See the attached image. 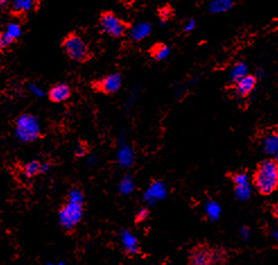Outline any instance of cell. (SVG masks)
<instances>
[{"instance_id":"obj_1","label":"cell","mask_w":278,"mask_h":265,"mask_svg":"<svg viewBox=\"0 0 278 265\" xmlns=\"http://www.w3.org/2000/svg\"><path fill=\"white\" fill-rule=\"evenodd\" d=\"M230 261L228 249L207 241L194 245L187 256L188 265H229Z\"/></svg>"},{"instance_id":"obj_2","label":"cell","mask_w":278,"mask_h":265,"mask_svg":"<svg viewBox=\"0 0 278 265\" xmlns=\"http://www.w3.org/2000/svg\"><path fill=\"white\" fill-rule=\"evenodd\" d=\"M251 183L261 196H269L278 188V163L276 159L268 158L257 164L252 173Z\"/></svg>"},{"instance_id":"obj_3","label":"cell","mask_w":278,"mask_h":265,"mask_svg":"<svg viewBox=\"0 0 278 265\" xmlns=\"http://www.w3.org/2000/svg\"><path fill=\"white\" fill-rule=\"evenodd\" d=\"M60 47L70 60L78 64H86L93 58V51L83 38L75 31L66 34L61 40Z\"/></svg>"},{"instance_id":"obj_4","label":"cell","mask_w":278,"mask_h":265,"mask_svg":"<svg viewBox=\"0 0 278 265\" xmlns=\"http://www.w3.org/2000/svg\"><path fill=\"white\" fill-rule=\"evenodd\" d=\"M84 214V203L66 201L59 208V223L66 235L72 236L76 232Z\"/></svg>"},{"instance_id":"obj_5","label":"cell","mask_w":278,"mask_h":265,"mask_svg":"<svg viewBox=\"0 0 278 265\" xmlns=\"http://www.w3.org/2000/svg\"><path fill=\"white\" fill-rule=\"evenodd\" d=\"M97 25L101 33L109 35L112 39H120L128 33L130 24L123 19H121L118 15L113 11L105 10L102 11L97 19Z\"/></svg>"},{"instance_id":"obj_6","label":"cell","mask_w":278,"mask_h":265,"mask_svg":"<svg viewBox=\"0 0 278 265\" xmlns=\"http://www.w3.org/2000/svg\"><path fill=\"white\" fill-rule=\"evenodd\" d=\"M121 85H122V76L120 73L104 75L91 83V88L94 92L101 93L103 96H113L118 93Z\"/></svg>"},{"instance_id":"obj_7","label":"cell","mask_w":278,"mask_h":265,"mask_svg":"<svg viewBox=\"0 0 278 265\" xmlns=\"http://www.w3.org/2000/svg\"><path fill=\"white\" fill-rule=\"evenodd\" d=\"M17 135L24 142H32L41 137V129L37 118L32 114H23L17 120Z\"/></svg>"},{"instance_id":"obj_8","label":"cell","mask_w":278,"mask_h":265,"mask_svg":"<svg viewBox=\"0 0 278 265\" xmlns=\"http://www.w3.org/2000/svg\"><path fill=\"white\" fill-rule=\"evenodd\" d=\"M258 83V78L254 75L248 74L244 77H242L240 81L234 83L232 85L234 96L238 99H245L251 94L256 89Z\"/></svg>"},{"instance_id":"obj_9","label":"cell","mask_w":278,"mask_h":265,"mask_svg":"<svg viewBox=\"0 0 278 265\" xmlns=\"http://www.w3.org/2000/svg\"><path fill=\"white\" fill-rule=\"evenodd\" d=\"M120 241L122 246L123 254L128 257H132L142 253V247L136 236L132 235L130 231L123 230L120 233Z\"/></svg>"},{"instance_id":"obj_10","label":"cell","mask_w":278,"mask_h":265,"mask_svg":"<svg viewBox=\"0 0 278 265\" xmlns=\"http://www.w3.org/2000/svg\"><path fill=\"white\" fill-rule=\"evenodd\" d=\"M73 94L72 88L66 83H56L48 91V99L52 104H61L70 99Z\"/></svg>"},{"instance_id":"obj_11","label":"cell","mask_w":278,"mask_h":265,"mask_svg":"<svg viewBox=\"0 0 278 265\" xmlns=\"http://www.w3.org/2000/svg\"><path fill=\"white\" fill-rule=\"evenodd\" d=\"M231 181L234 185V191L240 196V199H246L250 195L249 179L245 172H233L229 173Z\"/></svg>"},{"instance_id":"obj_12","label":"cell","mask_w":278,"mask_h":265,"mask_svg":"<svg viewBox=\"0 0 278 265\" xmlns=\"http://www.w3.org/2000/svg\"><path fill=\"white\" fill-rule=\"evenodd\" d=\"M152 32V25L147 22L138 23L134 26H130L128 30V35L130 40L135 42H139L146 39Z\"/></svg>"},{"instance_id":"obj_13","label":"cell","mask_w":278,"mask_h":265,"mask_svg":"<svg viewBox=\"0 0 278 265\" xmlns=\"http://www.w3.org/2000/svg\"><path fill=\"white\" fill-rule=\"evenodd\" d=\"M34 0H13L9 7L10 14L15 17L26 16L27 13L33 8Z\"/></svg>"},{"instance_id":"obj_14","label":"cell","mask_w":278,"mask_h":265,"mask_svg":"<svg viewBox=\"0 0 278 265\" xmlns=\"http://www.w3.org/2000/svg\"><path fill=\"white\" fill-rule=\"evenodd\" d=\"M170 47L164 42H156L150 49V56L155 61H163L170 56Z\"/></svg>"},{"instance_id":"obj_15","label":"cell","mask_w":278,"mask_h":265,"mask_svg":"<svg viewBox=\"0 0 278 265\" xmlns=\"http://www.w3.org/2000/svg\"><path fill=\"white\" fill-rule=\"evenodd\" d=\"M233 6V0H211L208 3V11L211 14H221L230 10Z\"/></svg>"},{"instance_id":"obj_16","label":"cell","mask_w":278,"mask_h":265,"mask_svg":"<svg viewBox=\"0 0 278 265\" xmlns=\"http://www.w3.org/2000/svg\"><path fill=\"white\" fill-rule=\"evenodd\" d=\"M245 75H248V65H246L244 61H238L233 65L232 68H231L230 82L232 83L233 85L234 83L240 81Z\"/></svg>"},{"instance_id":"obj_17","label":"cell","mask_w":278,"mask_h":265,"mask_svg":"<svg viewBox=\"0 0 278 265\" xmlns=\"http://www.w3.org/2000/svg\"><path fill=\"white\" fill-rule=\"evenodd\" d=\"M44 170V165H43L39 160H33L31 162H27L23 167V172L26 178H34L38 175H40Z\"/></svg>"},{"instance_id":"obj_18","label":"cell","mask_w":278,"mask_h":265,"mask_svg":"<svg viewBox=\"0 0 278 265\" xmlns=\"http://www.w3.org/2000/svg\"><path fill=\"white\" fill-rule=\"evenodd\" d=\"M278 148V136L276 133H273L268 135L264 140V143H262V149H264V152L266 154H269V156H274L277 152Z\"/></svg>"},{"instance_id":"obj_19","label":"cell","mask_w":278,"mask_h":265,"mask_svg":"<svg viewBox=\"0 0 278 265\" xmlns=\"http://www.w3.org/2000/svg\"><path fill=\"white\" fill-rule=\"evenodd\" d=\"M18 41L17 38H14L13 35H10L7 31H2L0 32V53H5L7 49H9L14 43Z\"/></svg>"},{"instance_id":"obj_20","label":"cell","mask_w":278,"mask_h":265,"mask_svg":"<svg viewBox=\"0 0 278 265\" xmlns=\"http://www.w3.org/2000/svg\"><path fill=\"white\" fill-rule=\"evenodd\" d=\"M173 15H174V11H173V9H172V7L169 5L160 7V8L159 9V18L162 23L169 22L170 19L173 17Z\"/></svg>"},{"instance_id":"obj_21","label":"cell","mask_w":278,"mask_h":265,"mask_svg":"<svg viewBox=\"0 0 278 265\" xmlns=\"http://www.w3.org/2000/svg\"><path fill=\"white\" fill-rule=\"evenodd\" d=\"M148 216H150V210L146 208H142L138 212L136 213L135 223L138 224V223L144 222V221H146L148 219Z\"/></svg>"},{"instance_id":"obj_22","label":"cell","mask_w":278,"mask_h":265,"mask_svg":"<svg viewBox=\"0 0 278 265\" xmlns=\"http://www.w3.org/2000/svg\"><path fill=\"white\" fill-rule=\"evenodd\" d=\"M88 152V145L86 142L80 141L79 143L77 144V148L75 150V157L76 158H83Z\"/></svg>"},{"instance_id":"obj_23","label":"cell","mask_w":278,"mask_h":265,"mask_svg":"<svg viewBox=\"0 0 278 265\" xmlns=\"http://www.w3.org/2000/svg\"><path fill=\"white\" fill-rule=\"evenodd\" d=\"M7 32H8L10 35H13L14 38H19V35H21L22 31H21V26L16 25V24H9L7 25V29H6Z\"/></svg>"},{"instance_id":"obj_24","label":"cell","mask_w":278,"mask_h":265,"mask_svg":"<svg viewBox=\"0 0 278 265\" xmlns=\"http://www.w3.org/2000/svg\"><path fill=\"white\" fill-rule=\"evenodd\" d=\"M196 25H197V22H196V19L189 18V19H188V21L185 23V25H183V32H185V33L193 32V31L195 30Z\"/></svg>"},{"instance_id":"obj_25","label":"cell","mask_w":278,"mask_h":265,"mask_svg":"<svg viewBox=\"0 0 278 265\" xmlns=\"http://www.w3.org/2000/svg\"><path fill=\"white\" fill-rule=\"evenodd\" d=\"M13 0H0V13H5L7 9H9Z\"/></svg>"}]
</instances>
